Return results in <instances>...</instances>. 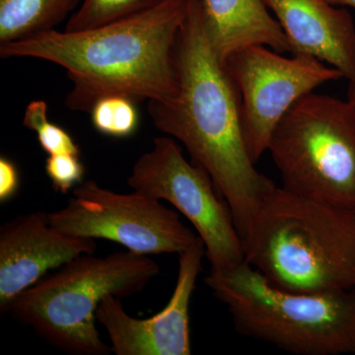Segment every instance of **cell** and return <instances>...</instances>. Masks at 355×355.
<instances>
[{
	"instance_id": "6da1fadb",
	"label": "cell",
	"mask_w": 355,
	"mask_h": 355,
	"mask_svg": "<svg viewBox=\"0 0 355 355\" xmlns=\"http://www.w3.org/2000/svg\"><path fill=\"white\" fill-rule=\"evenodd\" d=\"M176 95L149 101L153 125L181 142L232 211L240 236L275 186L258 171L243 139L239 97L205 33L200 0H191L175 51Z\"/></svg>"
},
{
	"instance_id": "7a4b0ae2",
	"label": "cell",
	"mask_w": 355,
	"mask_h": 355,
	"mask_svg": "<svg viewBox=\"0 0 355 355\" xmlns=\"http://www.w3.org/2000/svg\"><path fill=\"white\" fill-rule=\"evenodd\" d=\"M191 0H162L110 24L79 32L58 30L0 44L2 58L46 60L67 70L65 106L90 113L98 100L125 95L137 103L176 95V44Z\"/></svg>"
},
{
	"instance_id": "3957f363",
	"label": "cell",
	"mask_w": 355,
	"mask_h": 355,
	"mask_svg": "<svg viewBox=\"0 0 355 355\" xmlns=\"http://www.w3.org/2000/svg\"><path fill=\"white\" fill-rule=\"evenodd\" d=\"M245 261L286 291L355 288V212L277 184L242 234Z\"/></svg>"
},
{
	"instance_id": "277c9868",
	"label": "cell",
	"mask_w": 355,
	"mask_h": 355,
	"mask_svg": "<svg viewBox=\"0 0 355 355\" xmlns=\"http://www.w3.org/2000/svg\"><path fill=\"white\" fill-rule=\"evenodd\" d=\"M240 335L297 355L355 354V288H279L246 261L205 279Z\"/></svg>"
},
{
	"instance_id": "5b68a950",
	"label": "cell",
	"mask_w": 355,
	"mask_h": 355,
	"mask_svg": "<svg viewBox=\"0 0 355 355\" xmlns=\"http://www.w3.org/2000/svg\"><path fill=\"white\" fill-rule=\"evenodd\" d=\"M160 268L148 254H81L21 292L6 312L29 324L46 342L73 355H108L96 312L108 296L127 298L146 288Z\"/></svg>"
},
{
	"instance_id": "8992f818",
	"label": "cell",
	"mask_w": 355,
	"mask_h": 355,
	"mask_svg": "<svg viewBox=\"0 0 355 355\" xmlns=\"http://www.w3.org/2000/svg\"><path fill=\"white\" fill-rule=\"evenodd\" d=\"M268 153L282 186L355 212V105L311 92L280 121Z\"/></svg>"
},
{
	"instance_id": "52a82bcc",
	"label": "cell",
	"mask_w": 355,
	"mask_h": 355,
	"mask_svg": "<svg viewBox=\"0 0 355 355\" xmlns=\"http://www.w3.org/2000/svg\"><path fill=\"white\" fill-rule=\"evenodd\" d=\"M128 184L133 191L171 203L191 222L205 243L212 272L245 261L242 238L228 203L209 173L189 162L172 137L154 139L153 148L133 165Z\"/></svg>"
},
{
	"instance_id": "ba28073f",
	"label": "cell",
	"mask_w": 355,
	"mask_h": 355,
	"mask_svg": "<svg viewBox=\"0 0 355 355\" xmlns=\"http://www.w3.org/2000/svg\"><path fill=\"white\" fill-rule=\"evenodd\" d=\"M48 217L65 234L108 240L142 254H181L198 238L160 200L137 191L116 193L93 180L78 184L67 205Z\"/></svg>"
},
{
	"instance_id": "9c48e42d",
	"label": "cell",
	"mask_w": 355,
	"mask_h": 355,
	"mask_svg": "<svg viewBox=\"0 0 355 355\" xmlns=\"http://www.w3.org/2000/svg\"><path fill=\"white\" fill-rule=\"evenodd\" d=\"M284 53L265 46L237 51L224 62L239 97L243 139L257 164L268 153L275 128L305 95L345 78L340 70L304 53Z\"/></svg>"
},
{
	"instance_id": "30bf717a",
	"label": "cell",
	"mask_w": 355,
	"mask_h": 355,
	"mask_svg": "<svg viewBox=\"0 0 355 355\" xmlns=\"http://www.w3.org/2000/svg\"><path fill=\"white\" fill-rule=\"evenodd\" d=\"M205 243L198 236L179 254L176 286L169 302L155 316L137 319L128 314L121 299L108 296L96 312L116 355H190V304L202 260Z\"/></svg>"
},
{
	"instance_id": "8fae6325",
	"label": "cell",
	"mask_w": 355,
	"mask_h": 355,
	"mask_svg": "<svg viewBox=\"0 0 355 355\" xmlns=\"http://www.w3.org/2000/svg\"><path fill=\"white\" fill-rule=\"evenodd\" d=\"M96 243L53 228L48 214L37 211L15 217L0 227V310L51 270L85 254Z\"/></svg>"
},
{
	"instance_id": "7c38bea8",
	"label": "cell",
	"mask_w": 355,
	"mask_h": 355,
	"mask_svg": "<svg viewBox=\"0 0 355 355\" xmlns=\"http://www.w3.org/2000/svg\"><path fill=\"white\" fill-rule=\"evenodd\" d=\"M279 23L291 46V53L319 58L355 77V23L345 8L326 0H263Z\"/></svg>"
},
{
	"instance_id": "4fadbf2b",
	"label": "cell",
	"mask_w": 355,
	"mask_h": 355,
	"mask_svg": "<svg viewBox=\"0 0 355 355\" xmlns=\"http://www.w3.org/2000/svg\"><path fill=\"white\" fill-rule=\"evenodd\" d=\"M205 33L224 64L237 51L265 46L291 53L288 39L263 0H200Z\"/></svg>"
},
{
	"instance_id": "5bb4252c",
	"label": "cell",
	"mask_w": 355,
	"mask_h": 355,
	"mask_svg": "<svg viewBox=\"0 0 355 355\" xmlns=\"http://www.w3.org/2000/svg\"><path fill=\"white\" fill-rule=\"evenodd\" d=\"M83 0H0V44L57 30Z\"/></svg>"
},
{
	"instance_id": "9a60e30c",
	"label": "cell",
	"mask_w": 355,
	"mask_h": 355,
	"mask_svg": "<svg viewBox=\"0 0 355 355\" xmlns=\"http://www.w3.org/2000/svg\"><path fill=\"white\" fill-rule=\"evenodd\" d=\"M162 0H83L70 16L64 31L79 32L125 19L155 6Z\"/></svg>"
},
{
	"instance_id": "2e32d148",
	"label": "cell",
	"mask_w": 355,
	"mask_h": 355,
	"mask_svg": "<svg viewBox=\"0 0 355 355\" xmlns=\"http://www.w3.org/2000/svg\"><path fill=\"white\" fill-rule=\"evenodd\" d=\"M137 102L125 95H110L95 103L91 123L98 132L114 139H127L139 125Z\"/></svg>"
},
{
	"instance_id": "e0dca14e",
	"label": "cell",
	"mask_w": 355,
	"mask_h": 355,
	"mask_svg": "<svg viewBox=\"0 0 355 355\" xmlns=\"http://www.w3.org/2000/svg\"><path fill=\"white\" fill-rule=\"evenodd\" d=\"M23 125L36 132L42 149L49 154H76L80 148L73 137L64 128L51 123L48 116V104L43 100H34L26 107Z\"/></svg>"
},
{
	"instance_id": "ac0fdd59",
	"label": "cell",
	"mask_w": 355,
	"mask_h": 355,
	"mask_svg": "<svg viewBox=\"0 0 355 355\" xmlns=\"http://www.w3.org/2000/svg\"><path fill=\"white\" fill-rule=\"evenodd\" d=\"M80 155L76 154H55L46 158L44 170L55 191L67 195L83 183L85 167Z\"/></svg>"
},
{
	"instance_id": "d6986e66",
	"label": "cell",
	"mask_w": 355,
	"mask_h": 355,
	"mask_svg": "<svg viewBox=\"0 0 355 355\" xmlns=\"http://www.w3.org/2000/svg\"><path fill=\"white\" fill-rule=\"evenodd\" d=\"M20 188V175L17 166L10 159L0 157V202L12 200Z\"/></svg>"
},
{
	"instance_id": "ffe728a7",
	"label": "cell",
	"mask_w": 355,
	"mask_h": 355,
	"mask_svg": "<svg viewBox=\"0 0 355 355\" xmlns=\"http://www.w3.org/2000/svg\"><path fill=\"white\" fill-rule=\"evenodd\" d=\"M331 6L336 7H352L355 9V0H326Z\"/></svg>"
},
{
	"instance_id": "44dd1931",
	"label": "cell",
	"mask_w": 355,
	"mask_h": 355,
	"mask_svg": "<svg viewBox=\"0 0 355 355\" xmlns=\"http://www.w3.org/2000/svg\"><path fill=\"white\" fill-rule=\"evenodd\" d=\"M347 100L355 105V77L349 80V89H347Z\"/></svg>"
}]
</instances>
